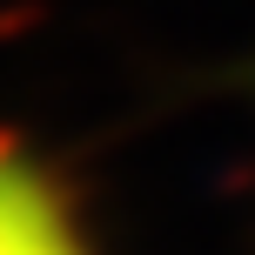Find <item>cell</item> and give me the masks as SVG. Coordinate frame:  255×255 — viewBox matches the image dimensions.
<instances>
[{
    "label": "cell",
    "mask_w": 255,
    "mask_h": 255,
    "mask_svg": "<svg viewBox=\"0 0 255 255\" xmlns=\"http://www.w3.org/2000/svg\"><path fill=\"white\" fill-rule=\"evenodd\" d=\"M0 255H94L67 195L20 148H0Z\"/></svg>",
    "instance_id": "cell-1"
}]
</instances>
